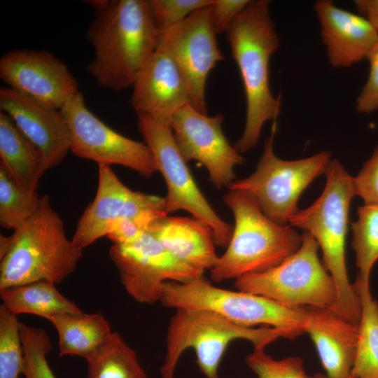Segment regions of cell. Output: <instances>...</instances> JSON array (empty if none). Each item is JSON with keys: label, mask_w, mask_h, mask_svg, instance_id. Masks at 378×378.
Returning <instances> with one entry per match:
<instances>
[{"label": "cell", "mask_w": 378, "mask_h": 378, "mask_svg": "<svg viewBox=\"0 0 378 378\" xmlns=\"http://www.w3.org/2000/svg\"><path fill=\"white\" fill-rule=\"evenodd\" d=\"M369 74L356 102V111L371 113L378 110V41L369 54Z\"/></svg>", "instance_id": "cell-34"}, {"label": "cell", "mask_w": 378, "mask_h": 378, "mask_svg": "<svg viewBox=\"0 0 378 378\" xmlns=\"http://www.w3.org/2000/svg\"><path fill=\"white\" fill-rule=\"evenodd\" d=\"M94 17L86 30L94 59L88 72L100 87L119 92L132 87L155 51L159 31L146 0L88 1Z\"/></svg>", "instance_id": "cell-1"}, {"label": "cell", "mask_w": 378, "mask_h": 378, "mask_svg": "<svg viewBox=\"0 0 378 378\" xmlns=\"http://www.w3.org/2000/svg\"><path fill=\"white\" fill-rule=\"evenodd\" d=\"M0 297L1 304L17 316L34 314L49 321L57 315L83 312L57 290L55 283L48 281L0 290Z\"/></svg>", "instance_id": "cell-24"}, {"label": "cell", "mask_w": 378, "mask_h": 378, "mask_svg": "<svg viewBox=\"0 0 378 378\" xmlns=\"http://www.w3.org/2000/svg\"><path fill=\"white\" fill-rule=\"evenodd\" d=\"M305 332L313 341L326 374L349 378L358 344V324L327 307H304Z\"/></svg>", "instance_id": "cell-20"}, {"label": "cell", "mask_w": 378, "mask_h": 378, "mask_svg": "<svg viewBox=\"0 0 378 378\" xmlns=\"http://www.w3.org/2000/svg\"><path fill=\"white\" fill-rule=\"evenodd\" d=\"M225 33L246 97L244 130L234 146L242 153L256 146L265 123L276 121L281 110V99L272 94L270 85V60L280 46L270 1L250 0Z\"/></svg>", "instance_id": "cell-2"}, {"label": "cell", "mask_w": 378, "mask_h": 378, "mask_svg": "<svg viewBox=\"0 0 378 378\" xmlns=\"http://www.w3.org/2000/svg\"><path fill=\"white\" fill-rule=\"evenodd\" d=\"M58 336L59 356H78L86 360L108 340L113 331L101 312L66 313L52 317Z\"/></svg>", "instance_id": "cell-23"}, {"label": "cell", "mask_w": 378, "mask_h": 378, "mask_svg": "<svg viewBox=\"0 0 378 378\" xmlns=\"http://www.w3.org/2000/svg\"><path fill=\"white\" fill-rule=\"evenodd\" d=\"M357 213L356 220L351 223L357 277L370 281L372 269L378 260V206L363 204Z\"/></svg>", "instance_id": "cell-28"}, {"label": "cell", "mask_w": 378, "mask_h": 378, "mask_svg": "<svg viewBox=\"0 0 378 378\" xmlns=\"http://www.w3.org/2000/svg\"><path fill=\"white\" fill-rule=\"evenodd\" d=\"M249 0H214L210 8V22L217 34L225 33L233 20Z\"/></svg>", "instance_id": "cell-36"}, {"label": "cell", "mask_w": 378, "mask_h": 378, "mask_svg": "<svg viewBox=\"0 0 378 378\" xmlns=\"http://www.w3.org/2000/svg\"><path fill=\"white\" fill-rule=\"evenodd\" d=\"M352 285L361 309L351 377L378 378V302L372 295L370 281L356 277Z\"/></svg>", "instance_id": "cell-25"}, {"label": "cell", "mask_w": 378, "mask_h": 378, "mask_svg": "<svg viewBox=\"0 0 378 378\" xmlns=\"http://www.w3.org/2000/svg\"><path fill=\"white\" fill-rule=\"evenodd\" d=\"M18 316L0 306V378H19L24 368V348Z\"/></svg>", "instance_id": "cell-29"}, {"label": "cell", "mask_w": 378, "mask_h": 378, "mask_svg": "<svg viewBox=\"0 0 378 378\" xmlns=\"http://www.w3.org/2000/svg\"><path fill=\"white\" fill-rule=\"evenodd\" d=\"M0 78L7 87L59 110L80 90L67 66L43 50L14 49L4 53Z\"/></svg>", "instance_id": "cell-16"}, {"label": "cell", "mask_w": 378, "mask_h": 378, "mask_svg": "<svg viewBox=\"0 0 378 378\" xmlns=\"http://www.w3.org/2000/svg\"><path fill=\"white\" fill-rule=\"evenodd\" d=\"M330 64L347 68L363 59L378 41V31L364 16L337 6L331 0L314 4Z\"/></svg>", "instance_id": "cell-19"}, {"label": "cell", "mask_w": 378, "mask_h": 378, "mask_svg": "<svg viewBox=\"0 0 378 378\" xmlns=\"http://www.w3.org/2000/svg\"><path fill=\"white\" fill-rule=\"evenodd\" d=\"M211 6L160 31L156 48L174 62L188 88L191 105L203 113L207 112L208 75L217 62L223 59L210 22Z\"/></svg>", "instance_id": "cell-13"}, {"label": "cell", "mask_w": 378, "mask_h": 378, "mask_svg": "<svg viewBox=\"0 0 378 378\" xmlns=\"http://www.w3.org/2000/svg\"><path fill=\"white\" fill-rule=\"evenodd\" d=\"M130 104L136 115L169 125L173 115L191 104L188 88L172 59L158 49L150 55L132 85Z\"/></svg>", "instance_id": "cell-18"}, {"label": "cell", "mask_w": 378, "mask_h": 378, "mask_svg": "<svg viewBox=\"0 0 378 378\" xmlns=\"http://www.w3.org/2000/svg\"><path fill=\"white\" fill-rule=\"evenodd\" d=\"M325 175L326 184L320 197L307 208L298 209L289 224L303 229L316 239L322 251V263L337 289V301L332 309L358 324L360 303L349 281L345 258L349 206L355 196L353 177L335 159L331 160Z\"/></svg>", "instance_id": "cell-3"}, {"label": "cell", "mask_w": 378, "mask_h": 378, "mask_svg": "<svg viewBox=\"0 0 378 378\" xmlns=\"http://www.w3.org/2000/svg\"><path fill=\"white\" fill-rule=\"evenodd\" d=\"M280 337L290 340L286 331L275 328L244 327L211 311L176 309L167 328L160 374L162 378H174L181 356L185 351L192 349L204 377L218 378L220 363L233 341L244 340L251 342L254 349H265Z\"/></svg>", "instance_id": "cell-6"}, {"label": "cell", "mask_w": 378, "mask_h": 378, "mask_svg": "<svg viewBox=\"0 0 378 378\" xmlns=\"http://www.w3.org/2000/svg\"><path fill=\"white\" fill-rule=\"evenodd\" d=\"M160 302L176 309L214 312L244 327L269 326L286 331L291 340L305 333L304 307H290L262 295L212 285L204 276L180 283L167 281Z\"/></svg>", "instance_id": "cell-7"}, {"label": "cell", "mask_w": 378, "mask_h": 378, "mask_svg": "<svg viewBox=\"0 0 378 378\" xmlns=\"http://www.w3.org/2000/svg\"><path fill=\"white\" fill-rule=\"evenodd\" d=\"M353 181L355 196L360 197L364 204L378 206V145Z\"/></svg>", "instance_id": "cell-33"}, {"label": "cell", "mask_w": 378, "mask_h": 378, "mask_svg": "<svg viewBox=\"0 0 378 378\" xmlns=\"http://www.w3.org/2000/svg\"><path fill=\"white\" fill-rule=\"evenodd\" d=\"M223 200L233 214L234 226L225 251L209 271L214 282L268 270L300 248L302 234L270 219L248 192L230 189Z\"/></svg>", "instance_id": "cell-5"}, {"label": "cell", "mask_w": 378, "mask_h": 378, "mask_svg": "<svg viewBox=\"0 0 378 378\" xmlns=\"http://www.w3.org/2000/svg\"><path fill=\"white\" fill-rule=\"evenodd\" d=\"M10 236H0V259L2 258L8 251L10 245Z\"/></svg>", "instance_id": "cell-38"}, {"label": "cell", "mask_w": 378, "mask_h": 378, "mask_svg": "<svg viewBox=\"0 0 378 378\" xmlns=\"http://www.w3.org/2000/svg\"><path fill=\"white\" fill-rule=\"evenodd\" d=\"M10 239L0 259V290L38 281L60 283L74 272L83 255V248L67 237L47 195L41 196L36 213Z\"/></svg>", "instance_id": "cell-4"}, {"label": "cell", "mask_w": 378, "mask_h": 378, "mask_svg": "<svg viewBox=\"0 0 378 378\" xmlns=\"http://www.w3.org/2000/svg\"><path fill=\"white\" fill-rule=\"evenodd\" d=\"M318 248L313 236L304 232L296 252L274 267L235 279L234 287L290 307L332 309L337 289L318 258Z\"/></svg>", "instance_id": "cell-8"}, {"label": "cell", "mask_w": 378, "mask_h": 378, "mask_svg": "<svg viewBox=\"0 0 378 378\" xmlns=\"http://www.w3.org/2000/svg\"><path fill=\"white\" fill-rule=\"evenodd\" d=\"M71 132V152L98 165L119 164L149 178L158 172L146 144L126 137L103 122L87 107L78 90L60 109Z\"/></svg>", "instance_id": "cell-11"}, {"label": "cell", "mask_w": 378, "mask_h": 378, "mask_svg": "<svg viewBox=\"0 0 378 378\" xmlns=\"http://www.w3.org/2000/svg\"><path fill=\"white\" fill-rule=\"evenodd\" d=\"M149 232L176 259L204 272L218 258L211 227L196 218L167 216Z\"/></svg>", "instance_id": "cell-21"}, {"label": "cell", "mask_w": 378, "mask_h": 378, "mask_svg": "<svg viewBox=\"0 0 378 378\" xmlns=\"http://www.w3.org/2000/svg\"><path fill=\"white\" fill-rule=\"evenodd\" d=\"M148 2L160 32L181 22L196 10L212 5L214 0H148Z\"/></svg>", "instance_id": "cell-32"}, {"label": "cell", "mask_w": 378, "mask_h": 378, "mask_svg": "<svg viewBox=\"0 0 378 378\" xmlns=\"http://www.w3.org/2000/svg\"><path fill=\"white\" fill-rule=\"evenodd\" d=\"M87 362V378H148L135 351L117 332Z\"/></svg>", "instance_id": "cell-26"}, {"label": "cell", "mask_w": 378, "mask_h": 378, "mask_svg": "<svg viewBox=\"0 0 378 378\" xmlns=\"http://www.w3.org/2000/svg\"><path fill=\"white\" fill-rule=\"evenodd\" d=\"M276 128L274 121L255 171L234 181L229 188L248 192L270 219L286 225L298 211V201L302 192L315 178L325 174L331 155L323 150L300 160H282L274 151Z\"/></svg>", "instance_id": "cell-9"}, {"label": "cell", "mask_w": 378, "mask_h": 378, "mask_svg": "<svg viewBox=\"0 0 378 378\" xmlns=\"http://www.w3.org/2000/svg\"><path fill=\"white\" fill-rule=\"evenodd\" d=\"M109 256L127 294L141 304L160 302L167 281L187 282L204 273L174 257L149 231L132 243L113 244Z\"/></svg>", "instance_id": "cell-12"}, {"label": "cell", "mask_w": 378, "mask_h": 378, "mask_svg": "<svg viewBox=\"0 0 378 378\" xmlns=\"http://www.w3.org/2000/svg\"><path fill=\"white\" fill-rule=\"evenodd\" d=\"M156 221L144 218H121L111 226L107 237L113 244H130L149 231Z\"/></svg>", "instance_id": "cell-35"}, {"label": "cell", "mask_w": 378, "mask_h": 378, "mask_svg": "<svg viewBox=\"0 0 378 378\" xmlns=\"http://www.w3.org/2000/svg\"><path fill=\"white\" fill-rule=\"evenodd\" d=\"M313 377L314 378H330L326 374H323V373H316L313 375ZM349 378H353V377H351Z\"/></svg>", "instance_id": "cell-39"}, {"label": "cell", "mask_w": 378, "mask_h": 378, "mask_svg": "<svg viewBox=\"0 0 378 378\" xmlns=\"http://www.w3.org/2000/svg\"><path fill=\"white\" fill-rule=\"evenodd\" d=\"M167 216L164 197L130 190L110 166L100 164L95 197L78 220L71 239L83 249L107 236L111 226L119 219L155 221Z\"/></svg>", "instance_id": "cell-14"}, {"label": "cell", "mask_w": 378, "mask_h": 378, "mask_svg": "<svg viewBox=\"0 0 378 378\" xmlns=\"http://www.w3.org/2000/svg\"><path fill=\"white\" fill-rule=\"evenodd\" d=\"M223 116H209L190 104L176 111L169 121L176 144L186 162L196 160L207 169L218 189L234 183L236 165L244 158L232 146L222 130Z\"/></svg>", "instance_id": "cell-15"}, {"label": "cell", "mask_w": 378, "mask_h": 378, "mask_svg": "<svg viewBox=\"0 0 378 378\" xmlns=\"http://www.w3.org/2000/svg\"><path fill=\"white\" fill-rule=\"evenodd\" d=\"M137 123L152 153L158 172L164 179L167 214L181 209L188 211L211 227L216 245L226 248L233 227L218 216L200 191L178 150L169 125L144 115H137Z\"/></svg>", "instance_id": "cell-10"}, {"label": "cell", "mask_w": 378, "mask_h": 378, "mask_svg": "<svg viewBox=\"0 0 378 378\" xmlns=\"http://www.w3.org/2000/svg\"><path fill=\"white\" fill-rule=\"evenodd\" d=\"M41 196L23 189L0 164V224L13 231L22 227L37 211Z\"/></svg>", "instance_id": "cell-27"}, {"label": "cell", "mask_w": 378, "mask_h": 378, "mask_svg": "<svg viewBox=\"0 0 378 378\" xmlns=\"http://www.w3.org/2000/svg\"><path fill=\"white\" fill-rule=\"evenodd\" d=\"M0 164L24 190L36 191L47 171L38 148L21 132L11 117L0 111Z\"/></svg>", "instance_id": "cell-22"}, {"label": "cell", "mask_w": 378, "mask_h": 378, "mask_svg": "<svg viewBox=\"0 0 378 378\" xmlns=\"http://www.w3.org/2000/svg\"><path fill=\"white\" fill-rule=\"evenodd\" d=\"M0 108L38 148L47 170L59 165L71 151L70 129L60 110L8 87L0 88Z\"/></svg>", "instance_id": "cell-17"}, {"label": "cell", "mask_w": 378, "mask_h": 378, "mask_svg": "<svg viewBox=\"0 0 378 378\" xmlns=\"http://www.w3.org/2000/svg\"><path fill=\"white\" fill-rule=\"evenodd\" d=\"M20 333L24 348V378H57L47 360L52 344L46 330L20 323Z\"/></svg>", "instance_id": "cell-30"}, {"label": "cell", "mask_w": 378, "mask_h": 378, "mask_svg": "<svg viewBox=\"0 0 378 378\" xmlns=\"http://www.w3.org/2000/svg\"><path fill=\"white\" fill-rule=\"evenodd\" d=\"M354 2L358 11L378 31V0H356Z\"/></svg>", "instance_id": "cell-37"}, {"label": "cell", "mask_w": 378, "mask_h": 378, "mask_svg": "<svg viewBox=\"0 0 378 378\" xmlns=\"http://www.w3.org/2000/svg\"><path fill=\"white\" fill-rule=\"evenodd\" d=\"M245 362L258 378H314L307 374L303 360L298 356L277 360L265 349H254Z\"/></svg>", "instance_id": "cell-31"}]
</instances>
